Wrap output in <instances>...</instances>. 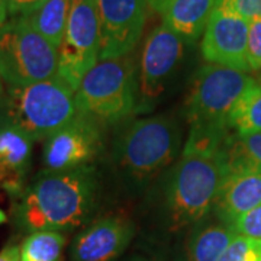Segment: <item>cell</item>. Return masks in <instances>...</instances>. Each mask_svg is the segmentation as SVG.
Instances as JSON below:
<instances>
[{
	"mask_svg": "<svg viewBox=\"0 0 261 261\" xmlns=\"http://www.w3.org/2000/svg\"><path fill=\"white\" fill-rule=\"evenodd\" d=\"M97 176L92 166L44 170L23 189L15 205V219L28 232L68 231L83 225L93 212Z\"/></svg>",
	"mask_w": 261,
	"mask_h": 261,
	"instance_id": "obj_1",
	"label": "cell"
},
{
	"mask_svg": "<svg viewBox=\"0 0 261 261\" xmlns=\"http://www.w3.org/2000/svg\"><path fill=\"white\" fill-rule=\"evenodd\" d=\"M183 144V129L171 113L138 118L113 137L111 173L126 193H140L174 164Z\"/></svg>",
	"mask_w": 261,
	"mask_h": 261,
	"instance_id": "obj_2",
	"label": "cell"
},
{
	"mask_svg": "<svg viewBox=\"0 0 261 261\" xmlns=\"http://www.w3.org/2000/svg\"><path fill=\"white\" fill-rule=\"evenodd\" d=\"M229 173L226 154L181 155L157 180L151 197L168 231L197 224L214 209Z\"/></svg>",
	"mask_w": 261,
	"mask_h": 261,
	"instance_id": "obj_3",
	"label": "cell"
},
{
	"mask_svg": "<svg viewBox=\"0 0 261 261\" xmlns=\"http://www.w3.org/2000/svg\"><path fill=\"white\" fill-rule=\"evenodd\" d=\"M74 90L58 75L27 86H8L0 97V126L47 140L77 113Z\"/></svg>",
	"mask_w": 261,
	"mask_h": 261,
	"instance_id": "obj_4",
	"label": "cell"
},
{
	"mask_svg": "<svg viewBox=\"0 0 261 261\" xmlns=\"http://www.w3.org/2000/svg\"><path fill=\"white\" fill-rule=\"evenodd\" d=\"M77 113L99 126L116 125L137 113L138 68L128 56L100 60L84 75L74 93Z\"/></svg>",
	"mask_w": 261,
	"mask_h": 261,
	"instance_id": "obj_5",
	"label": "cell"
},
{
	"mask_svg": "<svg viewBox=\"0 0 261 261\" xmlns=\"http://www.w3.org/2000/svg\"><path fill=\"white\" fill-rule=\"evenodd\" d=\"M58 49L16 16L0 28V79L8 86H27L56 77Z\"/></svg>",
	"mask_w": 261,
	"mask_h": 261,
	"instance_id": "obj_6",
	"label": "cell"
},
{
	"mask_svg": "<svg viewBox=\"0 0 261 261\" xmlns=\"http://www.w3.org/2000/svg\"><path fill=\"white\" fill-rule=\"evenodd\" d=\"M254 82L251 75L237 68L211 63L202 65L193 77L185 105L189 125L229 128V115Z\"/></svg>",
	"mask_w": 261,
	"mask_h": 261,
	"instance_id": "obj_7",
	"label": "cell"
},
{
	"mask_svg": "<svg viewBox=\"0 0 261 261\" xmlns=\"http://www.w3.org/2000/svg\"><path fill=\"white\" fill-rule=\"evenodd\" d=\"M186 44L189 42L166 23L151 31L138 64L137 113L152 111L177 82L186 58Z\"/></svg>",
	"mask_w": 261,
	"mask_h": 261,
	"instance_id": "obj_8",
	"label": "cell"
},
{
	"mask_svg": "<svg viewBox=\"0 0 261 261\" xmlns=\"http://www.w3.org/2000/svg\"><path fill=\"white\" fill-rule=\"evenodd\" d=\"M100 57V25L97 0H71L64 38L58 48V71L73 90Z\"/></svg>",
	"mask_w": 261,
	"mask_h": 261,
	"instance_id": "obj_9",
	"label": "cell"
},
{
	"mask_svg": "<svg viewBox=\"0 0 261 261\" xmlns=\"http://www.w3.org/2000/svg\"><path fill=\"white\" fill-rule=\"evenodd\" d=\"M102 148V126L80 113L45 140L42 163L48 171L89 166Z\"/></svg>",
	"mask_w": 261,
	"mask_h": 261,
	"instance_id": "obj_10",
	"label": "cell"
},
{
	"mask_svg": "<svg viewBox=\"0 0 261 261\" xmlns=\"http://www.w3.org/2000/svg\"><path fill=\"white\" fill-rule=\"evenodd\" d=\"M147 0H97L100 60L128 56L140 42L147 19Z\"/></svg>",
	"mask_w": 261,
	"mask_h": 261,
	"instance_id": "obj_11",
	"label": "cell"
},
{
	"mask_svg": "<svg viewBox=\"0 0 261 261\" xmlns=\"http://www.w3.org/2000/svg\"><path fill=\"white\" fill-rule=\"evenodd\" d=\"M248 28L247 19L214 10L202 41L203 58L211 64L250 71L247 64Z\"/></svg>",
	"mask_w": 261,
	"mask_h": 261,
	"instance_id": "obj_12",
	"label": "cell"
},
{
	"mask_svg": "<svg viewBox=\"0 0 261 261\" xmlns=\"http://www.w3.org/2000/svg\"><path fill=\"white\" fill-rule=\"evenodd\" d=\"M134 225L122 216H108L96 221L73 241L74 261H112L126 250L134 237Z\"/></svg>",
	"mask_w": 261,
	"mask_h": 261,
	"instance_id": "obj_13",
	"label": "cell"
},
{
	"mask_svg": "<svg viewBox=\"0 0 261 261\" xmlns=\"http://www.w3.org/2000/svg\"><path fill=\"white\" fill-rule=\"evenodd\" d=\"M261 205V173L250 170L229 171L215 200L218 219L232 226L237 218Z\"/></svg>",
	"mask_w": 261,
	"mask_h": 261,
	"instance_id": "obj_14",
	"label": "cell"
},
{
	"mask_svg": "<svg viewBox=\"0 0 261 261\" xmlns=\"http://www.w3.org/2000/svg\"><path fill=\"white\" fill-rule=\"evenodd\" d=\"M34 141L23 132L0 126V189L18 197L28 177Z\"/></svg>",
	"mask_w": 261,
	"mask_h": 261,
	"instance_id": "obj_15",
	"label": "cell"
},
{
	"mask_svg": "<svg viewBox=\"0 0 261 261\" xmlns=\"http://www.w3.org/2000/svg\"><path fill=\"white\" fill-rule=\"evenodd\" d=\"M147 5L163 16L168 28L192 44L205 31L216 0H147Z\"/></svg>",
	"mask_w": 261,
	"mask_h": 261,
	"instance_id": "obj_16",
	"label": "cell"
},
{
	"mask_svg": "<svg viewBox=\"0 0 261 261\" xmlns=\"http://www.w3.org/2000/svg\"><path fill=\"white\" fill-rule=\"evenodd\" d=\"M187 244V261H218L231 244L237 232L232 226L219 224H203L199 221Z\"/></svg>",
	"mask_w": 261,
	"mask_h": 261,
	"instance_id": "obj_17",
	"label": "cell"
},
{
	"mask_svg": "<svg viewBox=\"0 0 261 261\" xmlns=\"http://www.w3.org/2000/svg\"><path fill=\"white\" fill-rule=\"evenodd\" d=\"M71 0H47L34 13L27 15L29 23L58 49L64 38Z\"/></svg>",
	"mask_w": 261,
	"mask_h": 261,
	"instance_id": "obj_18",
	"label": "cell"
},
{
	"mask_svg": "<svg viewBox=\"0 0 261 261\" xmlns=\"http://www.w3.org/2000/svg\"><path fill=\"white\" fill-rule=\"evenodd\" d=\"M226 159L229 171L250 170L261 173V130L231 135Z\"/></svg>",
	"mask_w": 261,
	"mask_h": 261,
	"instance_id": "obj_19",
	"label": "cell"
},
{
	"mask_svg": "<svg viewBox=\"0 0 261 261\" xmlns=\"http://www.w3.org/2000/svg\"><path fill=\"white\" fill-rule=\"evenodd\" d=\"M228 125L237 134H248L261 130V82L247 89L229 115Z\"/></svg>",
	"mask_w": 261,
	"mask_h": 261,
	"instance_id": "obj_20",
	"label": "cell"
},
{
	"mask_svg": "<svg viewBox=\"0 0 261 261\" xmlns=\"http://www.w3.org/2000/svg\"><path fill=\"white\" fill-rule=\"evenodd\" d=\"M64 245V233L58 231L29 233L20 245V261H61Z\"/></svg>",
	"mask_w": 261,
	"mask_h": 261,
	"instance_id": "obj_21",
	"label": "cell"
},
{
	"mask_svg": "<svg viewBox=\"0 0 261 261\" xmlns=\"http://www.w3.org/2000/svg\"><path fill=\"white\" fill-rule=\"evenodd\" d=\"M218 261H261V240L237 235Z\"/></svg>",
	"mask_w": 261,
	"mask_h": 261,
	"instance_id": "obj_22",
	"label": "cell"
},
{
	"mask_svg": "<svg viewBox=\"0 0 261 261\" xmlns=\"http://www.w3.org/2000/svg\"><path fill=\"white\" fill-rule=\"evenodd\" d=\"M215 10L251 22L261 18V0H216Z\"/></svg>",
	"mask_w": 261,
	"mask_h": 261,
	"instance_id": "obj_23",
	"label": "cell"
},
{
	"mask_svg": "<svg viewBox=\"0 0 261 261\" xmlns=\"http://www.w3.org/2000/svg\"><path fill=\"white\" fill-rule=\"evenodd\" d=\"M232 228L237 235L261 240V205L237 218L232 224Z\"/></svg>",
	"mask_w": 261,
	"mask_h": 261,
	"instance_id": "obj_24",
	"label": "cell"
},
{
	"mask_svg": "<svg viewBox=\"0 0 261 261\" xmlns=\"http://www.w3.org/2000/svg\"><path fill=\"white\" fill-rule=\"evenodd\" d=\"M247 64L251 71L261 70V18L250 22L248 44H247Z\"/></svg>",
	"mask_w": 261,
	"mask_h": 261,
	"instance_id": "obj_25",
	"label": "cell"
},
{
	"mask_svg": "<svg viewBox=\"0 0 261 261\" xmlns=\"http://www.w3.org/2000/svg\"><path fill=\"white\" fill-rule=\"evenodd\" d=\"M13 16H27L38 10L47 0H2Z\"/></svg>",
	"mask_w": 261,
	"mask_h": 261,
	"instance_id": "obj_26",
	"label": "cell"
},
{
	"mask_svg": "<svg viewBox=\"0 0 261 261\" xmlns=\"http://www.w3.org/2000/svg\"><path fill=\"white\" fill-rule=\"evenodd\" d=\"M0 261H20V247L8 245L0 251Z\"/></svg>",
	"mask_w": 261,
	"mask_h": 261,
	"instance_id": "obj_27",
	"label": "cell"
},
{
	"mask_svg": "<svg viewBox=\"0 0 261 261\" xmlns=\"http://www.w3.org/2000/svg\"><path fill=\"white\" fill-rule=\"evenodd\" d=\"M8 15H9V12H8V9H6L5 3L0 0V28L8 22Z\"/></svg>",
	"mask_w": 261,
	"mask_h": 261,
	"instance_id": "obj_28",
	"label": "cell"
},
{
	"mask_svg": "<svg viewBox=\"0 0 261 261\" xmlns=\"http://www.w3.org/2000/svg\"><path fill=\"white\" fill-rule=\"evenodd\" d=\"M6 219H8V218H6V215H5V212L0 209V225L5 224V222H6Z\"/></svg>",
	"mask_w": 261,
	"mask_h": 261,
	"instance_id": "obj_29",
	"label": "cell"
},
{
	"mask_svg": "<svg viewBox=\"0 0 261 261\" xmlns=\"http://www.w3.org/2000/svg\"><path fill=\"white\" fill-rule=\"evenodd\" d=\"M3 92H5V89H3V82H2V79H0V97H2Z\"/></svg>",
	"mask_w": 261,
	"mask_h": 261,
	"instance_id": "obj_30",
	"label": "cell"
}]
</instances>
